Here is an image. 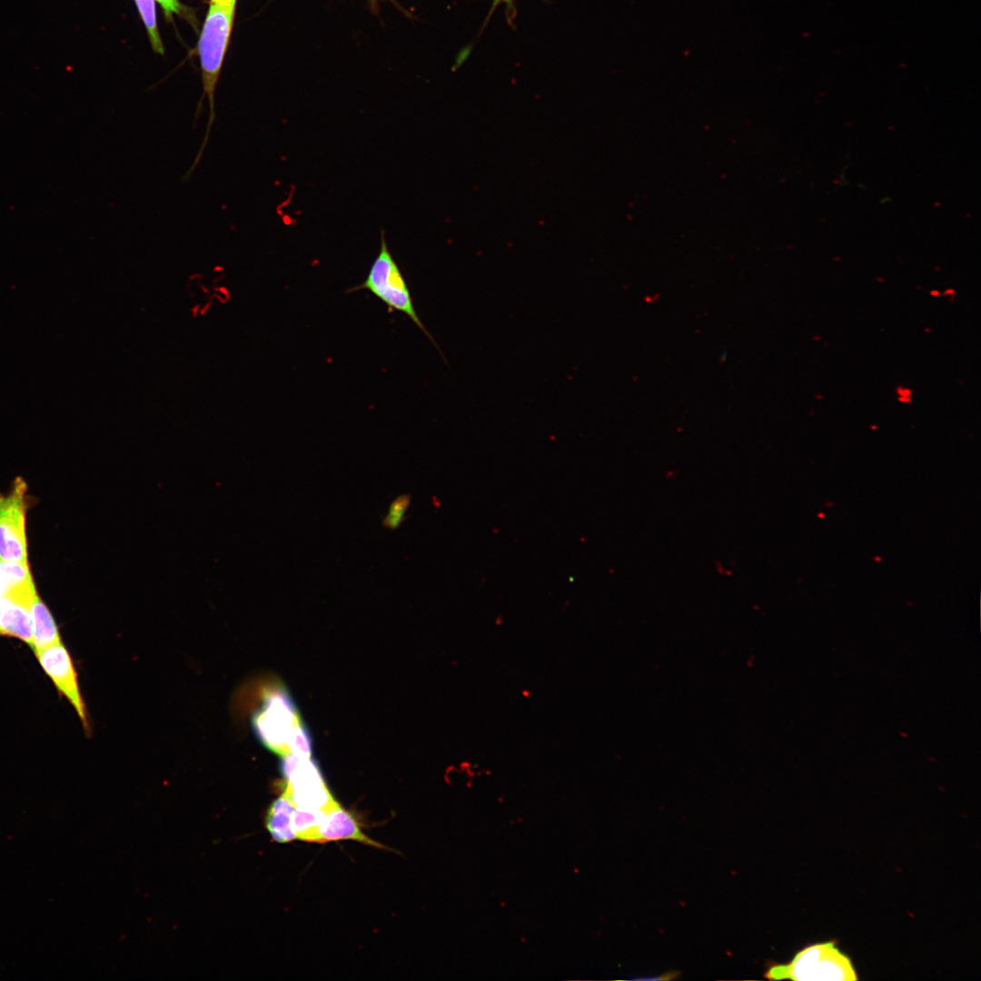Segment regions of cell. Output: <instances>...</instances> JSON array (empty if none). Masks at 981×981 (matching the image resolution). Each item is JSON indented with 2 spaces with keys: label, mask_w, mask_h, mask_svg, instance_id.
<instances>
[{
  "label": "cell",
  "mask_w": 981,
  "mask_h": 981,
  "mask_svg": "<svg viewBox=\"0 0 981 981\" xmlns=\"http://www.w3.org/2000/svg\"><path fill=\"white\" fill-rule=\"evenodd\" d=\"M410 494H401L391 500L387 514L383 517L382 524L390 530H396L406 519V513L411 505Z\"/></svg>",
  "instance_id": "2e32d148"
},
{
  "label": "cell",
  "mask_w": 981,
  "mask_h": 981,
  "mask_svg": "<svg viewBox=\"0 0 981 981\" xmlns=\"http://www.w3.org/2000/svg\"><path fill=\"white\" fill-rule=\"evenodd\" d=\"M302 718L289 691L282 685L263 689L262 705L252 718L254 733L262 744L281 757L289 753L290 728Z\"/></svg>",
  "instance_id": "277c9868"
},
{
  "label": "cell",
  "mask_w": 981,
  "mask_h": 981,
  "mask_svg": "<svg viewBox=\"0 0 981 981\" xmlns=\"http://www.w3.org/2000/svg\"><path fill=\"white\" fill-rule=\"evenodd\" d=\"M897 401L904 404H910L912 402L913 390L904 385H898L895 389Z\"/></svg>",
  "instance_id": "d6986e66"
},
{
  "label": "cell",
  "mask_w": 981,
  "mask_h": 981,
  "mask_svg": "<svg viewBox=\"0 0 981 981\" xmlns=\"http://www.w3.org/2000/svg\"><path fill=\"white\" fill-rule=\"evenodd\" d=\"M0 635L17 638L32 646L30 610L0 596Z\"/></svg>",
  "instance_id": "9c48e42d"
},
{
  "label": "cell",
  "mask_w": 981,
  "mask_h": 981,
  "mask_svg": "<svg viewBox=\"0 0 981 981\" xmlns=\"http://www.w3.org/2000/svg\"><path fill=\"white\" fill-rule=\"evenodd\" d=\"M35 654L44 671L54 682L58 691L69 700L80 718L84 728L87 729L88 720L85 706L78 686L77 674L67 649L61 641L35 650Z\"/></svg>",
  "instance_id": "8992f818"
},
{
  "label": "cell",
  "mask_w": 981,
  "mask_h": 981,
  "mask_svg": "<svg viewBox=\"0 0 981 981\" xmlns=\"http://www.w3.org/2000/svg\"><path fill=\"white\" fill-rule=\"evenodd\" d=\"M29 610L33 631L31 648L34 651L61 642L56 623L37 592L33 598Z\"/></svg>",
  "instance_id": "30bf717a"
},
{
  "label": "cell",
  "mask_w": 981,
  "mask_h": 981,
  "mask_svg": "<svg viewBox=\"0 0 981 981\" xmlns=\"http://www.w3.org/2000/svg\"><path fill=\"white\" fill-rule=\"evenodd\" d=\"M287 745L290 752L303 758H312V739L302 720L291 727Z\"/></svg>",
  "instance_id": "5bb4252c"
},
{
  "label": "cell",
  "mask_w": 981,
  "mask_h": 981,
  "mask_svg": "<svg viewBox=\"0 0 981 981\" xmlns=\"http://www.w3.org/2000/svg\"><path fill=\"white\" fill-rule=\"evenodd\" d=\"M283 794L295 807L327 810L337 801L324 780L298 785L285 784Z\"/></svg>",
  "instance_id": "8fae6325"
},
{
  "label": "cell",
  "mask_w": 981,
  "mask_h": 981,
  "mask_svg": "<svg viewBox=\"0 0 981 981\" xmlns=\"http://www.w3.org/2000/svg\"><path fill=\"white\" fill-rule=\"evenodd\" d=\"M28 562L0 559V596L30 609L36 593Z\"/></svg>",
  "instance_id": "ba28073f"
},
{
  "label": "cell",
  "mask_w": 981,
  "mask_h": 981,
  "mask_svg": "<svg viewBox=\"0 0 981 981\" xmlns=\"http://www.w3.org/2000/svg\"><path fill=\"white\" fill-rule=\"evenodd\" d=\"M516 1L517 0H493L491 8H490V12L488 14V16H487V21L490 19V17L491 16V14L495 11L497 6L500 4L502 3V4H504L506 5V18H507V21H508L509 24H511L514 21V19H515V17L517 15V11H516V7H515ZM542 1H546V0H542Z\"/></svg>",
  "instance_id": "e0dca14e"
},
{
  "label": "cell",
  "mask_w": 981,
  "mask_h": 981,
  "mask_svg": "<svg viewBox=\"0 0 981 981\" xmlns=\"http://www.w3.org/2000/svg\"><path fill=\"white\" fill-rule=\"evenodd\" d=\"M295 806L282 793L271 805L266 827L272 837L278 843H287L296 839V835L292 827V816Z\"/></svg>",
  "instance_id": "7c38bea8"
},
{
  "label": "cell",
  "mask_w": 981,
  "mask_h": 981,
  "mask_svg": "<svg viewBox=\"0 0 981 981\" xmlns=\"http://www.w3.org/2000/svg\"><path fill=\"white\" fill-rule=\"evenodd\" d=\"M340 839H352L366 845L383 847L363 834L353 816L336 802L325 810L324 818L318 829L316 842L325 843Z\"/></svg>",
  "instance_id": "52a82bcc"
},
{
  "label": "cell",
  "mask_w": 981,
  "mask_h": 981,
  "mask_svg": "<svg viewBox=\"0 0 981 981\" xmlns=\"http://www.w3.org/2000/svg\"><path fill=\"white\" fill-rule=\"evenodd\" d=\"M234 5L235 0H211L198 43L203 90L209 102V117L203 142L187 175L198 164L215 119L214 90L232 30Z\"/></svg>",
  "instance_id": "6da1fadb"
},
{
  "label": "cell",
  "mask_w": 981,
  "mask_h": 981,
  "mask_svg": "<svg viewBox=\"0 0 981 981\" xmlns=\"http://www.w3.org/2000/svg\"><path fill=\"white\" fill-rule=\"evenodd\" d=\"M813 339H814V341L817 340V339L821 340V336H817V337L814 336Z\"/></svg>",
  "instance_id": "7402d4cb"
},
{
  "label": "cell",
  "mask_w": 981,
  "mask_h": 981,
  "mask_svg": "<svg viewBox=\"0 0 981 981\" xmlns=\"http://www.w3.org/2000/svg\"><path fill=\"white\" fill-rule=\"evenodd\" d=\"M929 294H930L931 296H933V297H937V296H941V292H940L939 291H937V290H932V291H930V292H929Z\"/></svg>",
  "instance_id": "44dd1931"
},
{
  "label": "cell",
  "mask_w": 981,
  "mask_h": 981,
  "mask_svg": "<svg viewBox=\"0 0 981 981\" xmlns=\"http://www.w3.org/2000/svg\"><path fill=\"white\" fill-rule=\"evenodd\" d=\"M25 493L21 478L15 480L7 494L0 493V559L6 561L28 562Z\"/></svg>",
  "instance_id": "5b68a950"
},
{
  "label": "cell",
  "mask_w": 981,
  "mask_h": 981,
  "mask_svg": "<svg viewBox=\"0 0 981 981\" xmlns=\"http://www.w3.org/2000/svg\"><path fill=\"white\" fill-rule=\"evenodd\" d=\"M157 1L161 4V5H162V7H163V9L164 11L165 16L167 18L171 19L172 15L173 13L174 14H180L181 13L182 5H181V4L179 3L178 0H157Z\"/></svg>",
  "instance_id": "ac0fdd59"
},
{
  "label": "cell",
  "mask_w": 981,
  "mask_h": 981,
  "mask_svg": "<svg viewBox=\"0 0 981 981\" xmlns=\"http://www.w3.org/2000/svg\"><path fill=\"white\" fill-rule=\"evenodd\" d=\"M361 290H367L372 292L388 307L389 312L397 311L408 316L430 339L444 359L440 347L425 328L415 310L407 282L388 248L383 231L381 233L379 253L374 259L366 279L359 285L348 289L347 292ZM444 362H446L445 359Z\"/></svg>",
  "instance_id": "3957f363"
},
{
  "label": "cell",
  "mask_w": 981,
  "mask_h": 981,
  "mask_svg": "<svg viewBox=\"0 0 981 981\" xmlns=\"http://www.w3.org/2000/svg\"><path fill=\"white\" fill-rule=\"evenodd\" d=\"M325 810L295 807L292 816V827L296 839L316 842L318 829L324 818Z\"/></svg>",
  "instance_id": "4fadbf2b"
},
{
  "label": "cell",
  "mask_w": 981,
  "mask_h": 981,
  "mask_svg": "<svg viewBox=\"0 0 981 981\" xmlns=\"http://www.w3.org/2000/svg\"><path fill=\"white\" fill-rule=\"evenodd\" d=\"M770 980L851 981L857 976L850 958L835 941L817 943L798 951L788 963L770 966L765 972Z\"/></svg>",
  "instance_id": "7a4b0ae2"
},
{
  "label": "cell",
  "mask_w": 981,
  "mask_h": 981,
  "mask_svg": "<svg viewBox=\"0 0 981 981\" xmlns=\"http://www.w3.org/2000/svg\"><path fill=\"white\" fill-rule=\"evenodd\" d=\"M147 29L153 49L164 54V46L158 32L155 16L154 0H134Z\"/></svg>",
  "instance_id": "9a60e30c"
},
{
  "label": "cell",
  "mask_w": 981,
  "mask_h": 981,
  "mask_svg": "<svg viewBox=\"0 0 981 981\" xmlns=\"http://www.w3.org/2000/svg\"><path fill=\"white\" fill-rule=\"evenodd\" d=\"M955 295H956V291L954 289H950V288L946 289L943 292H941V296H948L949 297L950 302H954Z\"/></svg>",
  "instance_id": "ffe728a7"
}]
</instances>
